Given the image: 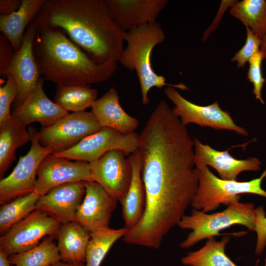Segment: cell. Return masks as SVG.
<instances>
[{
  "mask_svg": "<svg viewBox=\"0 0 266 266\" xmlns=\"http://www.w3.org/2000/svg\"><path fill=\"white\" fill-rule=\"evenodd\" d=\"M114 22L125 32L155 23L167 0H104Z\"/></svg>",
  "mask_w": 266,
  "mask_h": 266,
  "instance_id": "17",
  "label": "cell"
},
{
  "mask_svg": "<svg viewBox=\"0 0 266 266\" xmlns=\"http://www.w3.org/2000/svg\"><path fill=\"white\" fill-rule=\"evenodd\" d=\"M264 266H266V258L265 261V265H264Z\"/></svg>",
  "mask_w": 266,
  "mask_h": 266,
  "instance_id": "41",
  "label": "cell"
},
{
  "mask_svg": "<svg viewBox=\"0 0 266 266\" xmlns=\"http://www.w3.org/2000/svg\"><path fill=\"white\" fill-rule=\"evenodd\" d=\"M101 127L91 112H72L38 132L40 144L52 154L66 151Z\"/></svg>",
  "mask_w": 266,
  "mask_h": 266,
  "instance_id": "7",
  "label": "cell"
},
{
  "mask_svg": "<svg viewBox=\"0 0 266 266\" xmlns=\"http://www.w3.org/2000/svg\"><path fill=\"white\" fill-rule=\"evenodd\" d=\"M198 186L191 203L193 209L208 213L221 204L229 205L239 201L240 195L252 194L266 198V191L262 188L266 177V168L261 175L248 181L224 180L216 176L208 166L196 164Z\"/></svg>",
  "mask_w": 266,
  "mask_h": 266,
  "instance_id": "6",
  "label": "cell"
},
{
  "mask_svg": "<svg viewBox=\"0 0 266 266\" xmlns=\"http://www.w3.org/2000/svg\"><path fill=\"white\" fill-rule=\"evenodd\" d=\"M61 224L35 209L12 227L0 238V249L8 257L27 251L39 244L45 236H56Z\"/></svg>",
  "mask_w": 266,
  "mask_h": 266,
  "instance_id": "11",
  "label": "cell"
},
{
  "mask_svg": "<svg viewBox=\"0 0 266 266\" xmlns=\"http://www.w3.org/2000/svg\"><path fill=\"white\" fill-rule=\"evenodd\" d=\"M98 90L88 85H57L54 102L69 112L85 111L98 99Z\"/></svg>",
  "mask_w": 266,
  "mask_h": 266,
  "instance_id": "26",
  "label": "cell"
},
{
  "mask_svg": "<svg viewBox=\"0 0 266 266\" xmlns=\"http://www.w3.org/2000/svg\"><path fill=\"white\" fill-rule=\"evenodd\" d=\"M40 197L33 192L1 204L0 208V234H4L12 227L34 211L36 202Z\"/></svg>",
  "mask_w": 266,
  "mask_h": 266,
  "instance_id": "30",
  "label": "cell"
},
{
  "mask_svg": "<svg viewBox=\"0 0 266 266\" xmlns=\"http://www.w3.org/2000/svg\"><path fill=\"white\" fill-rule=\"evenodd\" d=\"M36 27L33 51L45 81L57 85H90L108 80L116 71L117 62H97L60 29Z\"/></svg>",
  "mask_w": 266,
  "mask_h": 266,
  "instance_id": "3",
  "label": "cell"
},
{
  "mask_svg": "<svg viewBox=\"0 0 266 266\" xmlns=\"http://www.w3.org/2000/svg\"><path fill=\"white\" fill-rule=\"evenodd\" d=\"M194 141L195 164L213 167L222 179L237 180L238 175L242 172L257 171L261 168L262 163L257 158L238 160L231 156L228 150H216L208 144L202 143L197 138Z\"/></svg>",
  "mask_w": 266,
  "mask_h": 266,
  "instance_id": "18",
  "label": "cell"
},
{
  "mask_svg": "<svg viewBox=\"0 0 266 266\" xmlns=\"http://www.w3.org/2000/svg\"><path fill=\"white\" fill-rule=\"evenodd\" d=\"M166 34L158 22L145 25L126 32L125 48L119 62L127 69L135 71L139 80L143 105L149 104V93L154 87H173L181 90L189 88L180 83L171 84L166 82L165 76L158 74L153 69L151 57L153 49L164 42Z\"/></svg>",
  "mask_w": 266,
  "mask_h": 266,
  "instance_id": "4",
  "label": "cell"
},
{
  "mask_svg": "<svg viewBox=\"0 0 266 266\" xmlns=\"http://www.w3.org/2000/svg\"><path fill=\"white\" fill-rule=\"evenodd\" d=\"M230 13L261 39L266 34V0H237Z\"/></svg>",
  "mask_w": 266,
  "mask_h": 266,
  "instance_id": "27",
  "label": "cell"
},
{
  "mask_svg": "<svg viewBox=\"0 0 266 266\" xmlns=\"http://www.w3.org/2000/svg\"><path fill=\"white\" fill-rule=\"evenodd\" d=\"M230 239L229 236L219 241L215 237L210 238L200 249L187 253L181 262L185 266H238L225 252Z\"/></svg>",
  "mask_w": 266,
  "mask_h": 266,
  "instance_id": "25",
  "label": "cell"
},
{
  "mask_svg": "<svg viewBox=\"0 0 266 266\" xmlns=\"http://www.w3.org/2000/svg\"><path fill=\"white\" fill-rule=\"evenodd\" d=\"M15 50L7 38L0 33V76L6 77L8 68L15 54Z\"/></svg>",
  "mask_w": 266,
  "mask_h": 266,
  "instance_id": "35",
  "label": "cell"
},
{
  "mask_svg": "<svg viewBox=\"0 0 266 266\" xmlns=\"http://www.w3.org/2000/svg\"><path fill=\"white\" fill-rule=\"evenodd\" d=\"M164 91L167 98L174 104L173 112L184 125L194 123L201 127L233 131L243 136L248 135L246 130L237 126L230 113L223 110L217 101L201 106L186 99L173 87H167Z\"/></svg>",
  "mask_w": 266,
  "mask_h": 266,
  "instance_id": "10",
  "label": "cell"
},
{
  "mask_svg": "<svg viewBox=\"0 0 266 266\" xmlns=\"http://www.w3.org/2000/svg\"><path fill=\"white\" fill-rule=\"evenodd\" d=\"M85 189L84 199L73 221L90 233L109 228L111 215L118 200L96 182L86 181Z\"/></svg>",
  "mask_w": 266,
  "mask_h": 266,
  "instance_id": "14",
  "label": "cell"
},
{
  "mask_svg": "<svg viewBox=\"0 0 266 266\" xmlns=\"http://www.w3.org/2000/svg\"><path fill=\"white\" fill-rule=\"evenodd\" d=\"M128 160L132 170L131 181L127 193L119 202L122 205L125 227L130 230L139 223L143 215L145 193L141 175V160L138 150L131 154Z\"/></svg>",
  "mask_w": 266,
  "mask_h": 266,
  "instance_id": "21",
  "label": "cell"
},
{
  "mask_svg": "<svg viewBox=\"0 0 266 266\" xmlns=\"http://www.w3.org/2000/svg\"><path fill=\"white\" fill-rule=\"evenodd\" d=\"M263 60V53L261 51L250 58L248 61L249 67L247 73V78L254 86L253 94L256 99L260 100L263 104H265L262 97V90L266 82L262 72V63Z\"/></svg>",
  "mask_w": 266,
  "mask_h": 266,
  "instance_id": "31",
  "label": "cell"
},
{
  "mask_svg": "<svg viewBox=\"0 0 266 266\" xmlns=\"http://www.w3.org/2000/svg\"><path fill=\"white\" fill-rule=\"evenodd\" d=\"M245 43L232 58V62H237L238 68L243 67L247 62L256 53L260 51L262 39L256 36L247 27Z\"/></svg>",
  "mask_w": 266,
  "mask_h": 266,
  "instance_id": "33",
  "label": "cell"
},
{
  "mask_svg": "<svg viewBox=\"0 0 266 266\" xmlns=\"http://www.w3.org/2000/svg\"><path fill=\"white\" fill-rule=\"evenodd\" d=\"M56 236L62 261L85 263L86 249L91 238L86 229L72 221L61 224Z\"/></svg>",
  "mask_w": 266,
  "mask_h": 266,
  "instance_id": "23",
  "label": "cell"
},
{
  "mask_svg": "<svg viewBox=\"0 0 266 266\" xmlns=\"http://www.w3.org/2000/svg\"><path fill=\"white\" fill-rule=\"evenodd\" d=\"M51 266H85V265L83 263L66 262L61 261Z\"/></svg>",
  "mask_w": 266,
  "mask_h": 266,
  "instance_id": "39",
  "label": "cell"
},
{
  "mask_svg": "<svg viewBox=\"0 0 266 266\" xmlns=\"http://www.w3.org/2000/svg\"><path fill=\"white\" fill-rule=\"evenodd\" d=\"M0 266H10L8 256L0 249Z\"/></svg>",
  "mask_w": 266,
  "mask_h": 266,
  "instance_id": "38",
  "label": "cell"
},
{
  "mask_svg": "<svg viewBox=\"0 0 266 266\" xmlns=\"http://www.w3.org/2000/svg\"><path fill=\"white\" fill-rule=\"evenodd\" d=\"M91 112L101 128L128 134L134 132L138 126V120L128 114L121 106L118 92L114 87L95 101Z\"/></svg>",
  "mask_w": 266,
  "mask_h": 266,
  "instance_id": "20",
  "label": "cell"
},
{
  "mask_svg": "<svg viewBox=\"0 0 266 266\" xmlns=\"http://www.w3.org/2000/svg\"><path fill=\"white\" fill-rule=\"evenodd\" d=\"M36 32L33 22L27 29L21 47L15 52L8 68V75L14 78L18 88L13 110L23 103L41 78L33 51Z\"/></svg>",
  "mask_w": 266,
  "mask_h": 266,
  "instance_id": "15",
  "label": "cell"
},
{
  "mask_svg": "<svg viewBox=\"0 0 266 266\" xmlns=\"http://www.w3.org/2000/svg\"><path fill=\"white\" fill-rule=\"evenodd\" d=\"M58 28L99 63L119 62L126 32L113 20L104 0H47L34 21Z\"/></svg>",
  "mask_w": 266,
  "mask_h": 266,
  "instance_id": "2",
  "label": "cell"
},
{
  "mask_svg": "<svg viewBox=\"0 0 266 266\" xmlns=\"http://www.w3.org/2000/svg\"><path fill=\"white\" fill-rule=\"evenodd\" d=\"M21 1V0H0V15H7L15 12L20 8Z\"/></svg>",
  "mask_w": 266,
  "mask_h": 266,
  "instance_id": "37",
  "label": "cell"
},
{
  "mask_svg": "<svg viewBox=\"0 0 266 266\" xmlns=\"http://www.w3.org/2000/svg\"><path fill=\"white\" fill-rule=\"evenodd\" d=\"M31 146L26 155L20 157L11 173L0 181V204L34 192L38 168L42 161L52 152L42 146L38 139L37 130L33 127L28 130Z\"/></svg>",
  "mask_w": 266,
  "mask_h": 266,
  "instance_id": "8",
  "label": "cell"
},
{
  "mask_svg": "<svg viewBox=\"0 0 266 266\" xmlns=\"http://www.w3.org/2000/svg\"><path fill=\"white\" fill-rule=\"evenodd\" d=\"M31 140L26 126L13 116L0 123V179L15 160L16 149Z\"/></svg>",
  "mask_w": 266,
  "mask_h": 266,
  "instance_id": "24",
  "label": "cell"
},
{
  "mask_svg": "<svg viewBox=\"0 0 266 266\" xmlns=\"http://www.w3.org/2000/svg\"><path fill=\"white\" fill-rule=\"evenodd\" d=\"M237 0H223L221 1L219 8L217 13L210 25L205 31L202 36V41H205L212 32L216 30L221 22L223 15L228 8H231Z\"/></svg>",
  "mask_w": 266,
  "mask_h": 266,
  "instance_id": "36",
  "label": "cell"
},
{
  "mask_svg": "<svg viewBox=\"0 0 266 266\" xmlns=\"http://www.w3.org/2000/svg\"><path fill=\"white\" fill-rule=\"evenodd\" d=\"M34 192L40 196L52 188L67 183L94 181L89 163L57 157L52 154L41 162L37 170Z\"/></svg>",
  "mask_w": 266,
  "mask_h": 266,
  "instance_id": "12",
  "label": "cell"
},
{
  "mask_svg": "<svg viewBox=\"0 0 266 266\" xmlns=\"http://www.w3.org/2000/svg\"><path fill=\"white\" fill-rule=\"evenodd\" d=\"M137 150L145 207L128 236L136 245L158 249L185 215L196 194L199 181L194 141L186 126L162 100L139 134Z\"/></svg>",
  "mask_w": 266,
  "mask_h": 266,
  "instance_id": "1",
  "label": "cell"
},
{
  "mask_svg": "<svg viewBox=\"0 0 266 266\" xmlns=\"http://www.w3.org/2000/svg\"><path fill=\"white\" fill-rule=\"evenodd\" d=\"M138 142L139 134L134 132L124 134L104 127L85 137L72 147L52 154L70 160L91 163L112 150H120L126 155H130L138 149Z\"/></svg>",
  "mask_w": 266,
  "mask_h": 266,
  "instance_id": "9",
  "label": "cell"
},
{
  "mask_svg": "<svg viewBox=\"0 0 266 266\" xmlns=\"http://www.w3.org/2000/svg\"><path fill=\"white\" fill-rule=\"evenodd\" d=\"M17 95L16 83L12 76L8 75L5 84L0 87V123L11 117V105Z\"/></svg>",
  "mask_w": 266,
  "mask_h": 266,
  "instance_id": "32",
  "label": "cell"
},
{
  "mask_svg": "<svg viewBox=\"0 0 266 266\" xmlns=\"http://www.w3.org/2000/svg\"><path fill=\"white\" fill-rule=\"evenodd\" d=\"M54 236H48L35 247L22 253L11 255L8 259L15 266H51L61 261Z\"/></svg>",
  "mask_w": 266,
  "mask_h": 266,
  "instance_id": "28",
  "label": "cell"
},
{
  "mask_svg": "<svg viewBox=\"0 0 266 266\" xmlns=\"http://www.w3.org/2000/svg\"><path fill=\"white\" fill-rule=\"evenodd\" d=\"M128 229L108 228L90 233L86 253L85 266H100L107 253L114 243L123 238Z\"/></svg>",
  "mask_w": 266,
  "mask_h": 266,
  "instance_id": "29",
  "label": "cell"
},
{
  "mask_svg": "<svg viewBox=\"0 0 266 266\" xmlns=\"http://www.w3.org/2000/svg\"><path fill=\"white\" fill-rule=\"evenodd\" d=\"M255 209L254 204L239 201H233L223 211L211 214L193 209L191 214L184 215L177 224L182 229L192 230L180 243V247L187 249L204 239L220 235L221 231L235 225L254 232Z\"/></svg>",
  "mask_w": 266,
  "mask_h": 266,
  "instance_id": "5",
  "label": "cell"
},
{
  "mask_svg": "<svg viewBox=\"0 0 266 266\" xmlns=\"http://www.w3.org/2000/svg\"><path fill=\"white\" fill-rule=\"evenodd\" d=\"M47 0H22L18 10L11 14L0 15V31L15 52L23 43L27 29L33 23Z\"/></svg>",
  "mask_w": 266,
  "mask_h": 266,
  "instance_id": "22",
  "label": "cell"
},
{
  "mask_svg": "<svg viewBox=\"0 0 266 266\" xmlns=\"http://www.w3.org/2000/svg\"><path fill=\"white\" fill-rule=\"evenodd\" d=\"M125 155L121 150H112L89 163L94 181L119 201L127 193L132 175L130 163Z\"/></svg>",
  "mask_w": 266,
  "mask_h": 266,
  "instance_id": "13",
  "label": "cell"
},
{
  "mask_svg": "<svg viewBox=\"0 0 266 266\" xmlns=\"http://www.w3.org/2000/svg\"><path fill=\"white\" fill-rule=\"evenodd\" d=\"M44 81L41 77L33 91L11 113L26 126L38 122L42 128L47 127L69 113L47 97L43 90Z\"/></svg>",
  "mask_w": 266,
  "mask_h": 266,
  "instance_id": "19",
  "label": "cell"
},
{
  "mask_svg": "<svg viewBox=\"0 0 266 266\" xmlns=\"http://www.w3.org/2000/svg\"><path fill=\"white\" fill-rule=\"evenodd\" d=\"M254 231L257 233L255 254L260 255L266 246V215L262 206L255 209Z\"/></svg>",
  "mask_w": 266,
  "mask_h": 266,
  "instance_id": "34",
  "label": "cell"
},
{
  "mask_svg": "<svg viewBox=\"0 0 266 266\" xmlns=\"http://www.w3.org/2000/svg\"><path fill=\"white\" fill-rule=\"evenodd\" d=\"M260 51L262 52L264 60L266 59V34L262 39Z\"/></svg>",
  "mask_w": 266,
  "mask_h": 266,
  "instance_id": "40",
  "label": "cell"
},
{
  "mask_svg": "<svg viewBox=\"0 0 266 266\" xmlns=\"http://www.w3.org/2000/svg\"><path fill=\"white\" fill-rule=\"evenodd\" d=\"M85 182L67 183L52 188L39 198L36 204V209L61 224L73 221L85 196Z\"/></svg>",
  "mask_w": 266,
  "mask_h": 266,
  "instance_id": "16",
  "label": "cell"
}]
</instances>
